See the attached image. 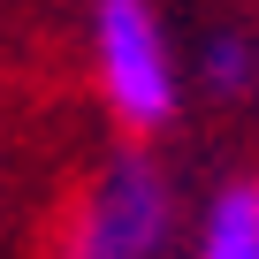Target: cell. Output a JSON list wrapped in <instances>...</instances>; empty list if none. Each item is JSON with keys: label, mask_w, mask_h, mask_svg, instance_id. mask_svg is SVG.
Segmentation results:
<instances>
[{"label": "cell", "mask_w": 259, "mask_h": 259, "mask_svg": "<svg viewBox=\"0 0 259 259\" xmlns=\"http://www.w3.org/2000/svg\"><path fill=\"white\" fill-rule=\"evenodd\" d=\"M183 76H191L198 92H213V99H244V92H259V38H244V31H213Z\"/></svg>", "instance_id": "cell-4"}, {"label": "cell", "mask_w": 259, "mask_h": 259, "mask_svg": "<svg viewBox=\"0 0 259 259\" xmlns=\"http://www.w3.org/2000/svg\"><path fill=\"white\" fill-rule=\"evenodd\" d=\"M84 23H92V92H99V107L130 138H160L183 114V92H191L176 31L160 23V8H145V0H99Z\"/></svg>", "instance_id": "cell-2"}, {"label": "cell", "mask_w": 259, "mask_h": 259, "mask_svg": "<svg viewBox=\"0 0 259 259\" xmlns=\"http://www.w3.org/2000/svg\"><path fill=\"white\" fill-rule=\"evenodd\" d=\"M183 236V198H176V176L145 153V145H122L107 153L69 221H61V251L54 259H168Z\"/></svg>", "instance_id": "cell-1"}, {"label": "cell", "mask_w": 259, "mask_h": 259, "mask_svg": "<svg viewBox=\"0 0 259 259\" xmlns=\"http://www.w3.org/2000/svg\"><path fill=\"white\" fill-rule=\"evenodd\" d=\"M183 259H259V176H229L206 191Z\"/></svg>", "instance_id": "cell-3"}]
</instances>
